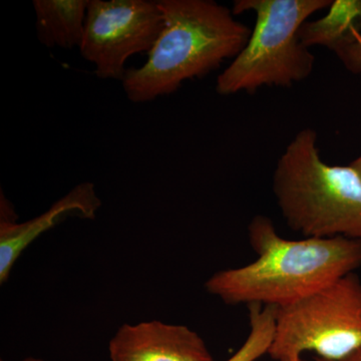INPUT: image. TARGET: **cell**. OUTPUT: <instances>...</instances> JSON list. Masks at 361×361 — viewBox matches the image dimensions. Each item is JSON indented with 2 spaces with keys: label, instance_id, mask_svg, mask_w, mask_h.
<instances>
[{
  "label": "cell",
  "instance_id": "3957f363",
  "mask_svg": "<svg viewBox=\"0 0 361 361\" xmlns=\"http://www.w3.org/2000/svg\"><path fill=\"white\" fill-rule=\"evenodd\" d=\"M273 193L286 224L305 238L361 242V177L322 160L314 130L297 133L280 156Z\"/></svg>",
  "mask_w": 361,
  "mask_h": 361
},
{
  "label": "cell",
  "instance_id": "5b68a950",
  "mask_svg": "<svg viewBox=\"0 0 361 361\" xmlns=\"http://www.w3.org/2000/svg\"><path fill=\"white\" fill-rule=\"evenodd\" d=\"M361 349V281L355 273L302 300L277 308L268 355L275 360L314 353L341 361Z\"/></svg>",
  "mask_w": 361,
  "mask_h": 361
},
{
  "label": "cell",
  "instance_id": "ba28073f",
  "mask_svg": "<svg viewBox=\"0 0 361 361\" xmlns=\"http://www.w3.org/2000/svg\"><path fill=\"white\" fill-rule=\"evenodd\" d=\"M101 207L94 185L82 182L33 219L0 220V283H6L23 252L44 233L68 217L94 219Z\"/></svg>",
  "mask_w": 361,
  "mask_h": 361
},
{
  "label": "cell",
  "instance_id": "30bf717a",
  "mask_svg": "<svg viewBox=\"0 0 361 361\" xmlns=\"http://www.w3.org/2000/svg\"><path fill=\"white\" fill-rule=\"evenodd\" d=\"M355 30L361 32V0H336L324 16L301 26L299 37L310 49L319 45L334 51Z\"/></svg>",
  "mask_w": 361,
  "mask_h": 361
},
{
  "label": "cell",
  "instance_id": "9a60e30c",
  "mask_svg": "<svg viewBox=\"0 0 361 361\" xmlns=\"http://www.w3.org/2000/svg\"><path fill=\"white\" fill-rule=\"evenodd\" d=\"M278 361H305L302 360L301 356H295V357H287L283 358V360H278Z\"/></svg>",
  "mask_w": 361,
  "mask_h": 361
},
{
  "label": "cell",
  "instance_id": "8992f818",
  "mask_svg": "<svg viewBox=\"0 0 361 361\" xmlns=\"http://www.w3.org/2000/svg\"><path fill=\"white\" fill-rule=\"evenodd\" d=\"M163 25L158 0H90L80 54L97 78L122 82L128 59L151 51Z\"/></svg>",
  "mask_w": 361,
  "mask_h": 361
},
{
  "label": "cell",
  "instance_id": "2e32d148",
  "mask_svg": "<svg viewBox=\"0 0 361 361\" xmlns=\"http://www.w3.org/2000/svg\"><path fill=\"white\" fill-rule=\"evenodd\" d=\"M20 361H44V360H39V358L26 357V358H25V360H20Z\"/></svg>",
  "mask_w": 361,
  "mask_h": 361
},
{
  "label": "cell",
  "instance_id": "4fadbf2b",
  "mask_svg": "<svg viewBox=\"0 0 361 361\" xmlns=\"http://www.w3.org/2000/svg\"><path fill=\"white\" fill-rule=\"evenodd\" d=\"M316 361H326L320 360V358H317ZM341 361H361V349L360 351H357V353H355V355L349 356V357L345 358V360H341Z\"/></svg>",
  "mask_w": 361,
  "mask_h": 361
},
{
  "label": "cell",
  "instance_id": "8fae6325",
  "mask_svg": "<svg viewBox=\"0 0 361 361\" xmlns=\"http://www.w3.org/2000/svg\"><path fill=\"white\" fill-rule=\"evenodd\" d=\"M276 307L249 305L250 331L238 350L226 361H257L268 355L275 332Z\"/></svg>",
  "mask_w": 361,
  "mask_h": 361
},
{
  "label": "cell",
  "instance_id": "5bb4252c",
  "mask_svg": "<svg viewBox=\"0 0 361 361\" xmlns=\"http://www.w3.org/2000/svg\"><path fill=\"white\" fill-rule=\"evenodd\" d=\"M350 165L355 169L356 172H357L361 177V156L360 158H357L356 160L353 161Z\"/></svg>",
  "mask_w": 361,
  "mask_h": 361
},
{
  "label": "cell",
  "instance_id": "7a4b0ae2",
  "mask_svg": "<svg viewBox=\"0 0 361 361\" xmlns=\"http://www.w3.org/2000/svg\"><path fill=\"white\" fill-rule=\"evenodd\" d=\"M163 30L139 68H128L122 80L128 99L148 103L169 96L188 80L217 70L236 58L252 30L228 7L212 0H158Z\"/></svg>",
  "mask_w": 361,
  "mask_h": 361
},
{
  "label": "cell",
  "instance_id": "52a82bcc",
  "mask_svg": "<svg viewBox=\"0 0 361 361\" xmlns=\"http://www.w3.org/2000/svg\"><path fill=\"white\" fill-rule=\"evenodd\" d=\"M109 355L111 361H214L196 331L159 320L123 324L109 342Z\"/></svg>",
  "mask_w": 361,
  "mask_h": 361
},
{
  "label": "cell",
  "instance_id": "7c38bea8",
  "mask_svg": "<svg viewBox=\"0 0 361 361\" xmlns=\"http://www.w3.org/2000/svg\"><path fill=\"white\" fill-rule=\"evenodd\" d=\"M348 71L355 73H361V32L355 30L353 35L343 44L334 49Z\"/></svg>",
  "mask_w": 361,
  "mask_h": 361
},
{
  "label": "cell",
  "instance_id": "277c9868",
  "mask_svg": "<svg viewBox=\"0 0 361 361\" xmlns=\"http://www.w3.org/2000/svg\"><path fill=\"white\" fill-rule=\"evenodd\" d=\"M331 4V0H236L234 16L254 13L256 23L245 47L218 77V94H253L262 87H288L306 80L315 58L301 42L299 30L311 16Z\"/></svg>",
  "mask_w": 361,
  "mask_h": 361
},
{
  "label": "cell",
  "instance_id": "9c48e42d",
  "mask_svg": "<svg viewBox=\"0 0 361 361\" xmlns=\"http://www.w3.org/2000/svg\"><path fill=\"white\" fill-rule=\"evenodd\" d=\"M90 0H35V30L44 47L80 49Z\"/></svg>",
  "mask_w": 361,
  "mask_h": 361
},
{
  "label": "cell",
  "instance_id": "6da1fadb",
  "mask_svg": "<svg viewBox=\"0 0 361 361\" xmlns=\"http://www.w3.org/2000/svg\"><path fill=\"white\" fill-rule=\"evenodd\" d=\"M248 237L257 258L242 267L218 271L205 283L211 295L228 305L284 307L361 267V242L356 240H288L262 215L252 219Z\"/></svg>",
  "mask_w": 361,
  "mask_h": 361
}]
</instances>
